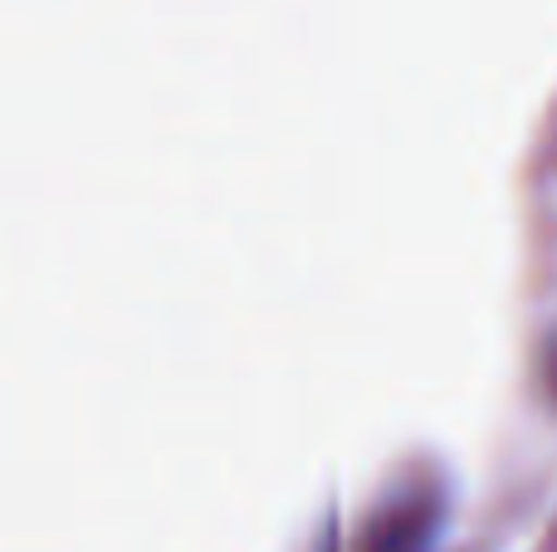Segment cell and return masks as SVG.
Here are the masks:
<instances>
[{
    "mask_svg": "<svg viewBox=\"0 0 557 552\" xmlns=\"http://www.w3.org/2000/svg\"><path fill=\"white\" fill-rule=\"evenodd\" d=\"M435 524H441V504L425 489H411L396 504L382 509L372 528H367L362 552H431L435 543Z\"/></svg>",
    "mask_w": 557,
    "mask_h": 552,
    "instance_id": "obj_1",
    "label": "cell"
},
{
    "mask_svg": "<svg viewBox=\"0 0 557 552\" xmlns=\"http://www.w3.org/2000/svg\"><path fill=\"white\" fill-rule=\"evenodd\" d=\"M548 381H553V391H557V342H553V352H548Z\"/></svg>",
    "mask_w": 557,
    "mask_h": 552,
    "instance_id": "obj_2",
    "label": "cell"
}]
</instances>
